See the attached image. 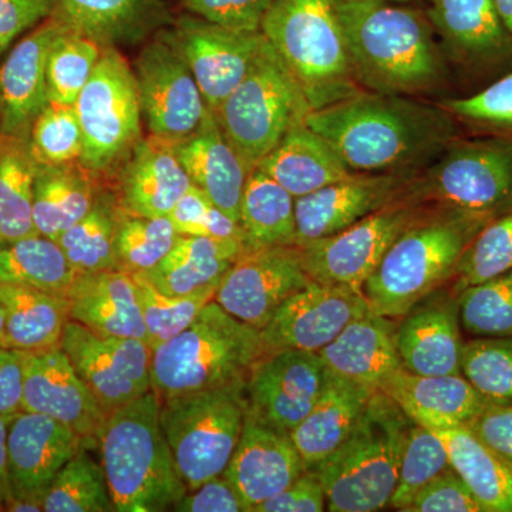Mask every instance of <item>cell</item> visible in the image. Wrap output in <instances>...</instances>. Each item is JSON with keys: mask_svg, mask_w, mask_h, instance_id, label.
Masks as SVG:
<instances>
[{"mask_svg": "<svg viewBox=\"0 0 512 512\" xmlns=\"http://www.w3.org/2000/svg\"><path fill=\"white\" fill-rule=\"evenodd\" d=\"M406 200L488 221L512 210V138H456L413 178Z\"/></svg>", "mask_w": 512, "mask_h": 512, "instance_id": "cell-9", "label": "cell"}, {"mask_svg": "<svg viewBox=\"0 0 512 512\" xmlns=\"http://www.w3.org/2000/svg\"><path fill=\"white\" fill-rule=\"evenodd\" d=\"M154 390L106 414L96 441L116 512L171 511L187 494Z\"/></svg>", "mask_w": 512, "mask_h": 512, "instance_id": "cell-3", "label": "cell"}, {"mask_svg": "<svg viewBox=\"0 0 512 512\" xmlns=\"http://www.w3.org/2000/svg\"><path fill=\"white\" fill-rule=\"evenodd\" d=\"M325 373L318 353L293 349L265 353L245 383L248 412L275 429L291 433L318 402Z\"/></svg>", "mask_w": 512, "mask_h": 512, "instance_id": "cell-17", "label": "cell"}, {"mask_svg": "<svg viewBox=\"0 0 512 512\" xmlns=\"http://www.w3.org/2000/svg\"><path fill=\"white\" fill-rule=\"evenodd\" d=\"M23 412L52 417L86 441H96L106 417L60 346L25 352Z\"/></svg>", "mask_w": 512, "mask_h": 512, "instance_id": "cell-22", "label": "cell"}, {"mask_svg": "<svg viewBox=\"0 0 512 512\" xmlns=\"http://www.w3.org/2000/svg\"><path fill=\"white\" fill-rule=\"evenodd\" d=\"M66 26L50 16L13 47L0 66V134L29 140L30 130L45 109L46 67L50 47Z\"/></svg>", "mask_w": 512, "mask_h": 512, "instance_id": "cell-23", "label": "cell"}, {"mask_svg": "<svg viewBox=\"0 0 512 512\" xmlns=\"http://www.w3.org/2000/svg\"><path fill=\"white\" fill-rule=\"evenodd\" d=\"M379 390L413 423L430 430L467 427L491 404L463 375L421 376L403 367Z\"/></svg>", "mask_w": 512, "mask_h": 512, "instance_id": "cell-26", "label": "cell"}, {"mask_svg": "<svg viewBox=\"0 0 512 512\" xmlns=\"http://www.w3.org/2000/svg\"><path fill=\"white\" fill-rule=\"evenodd\" d=\"M163 13L164 0H57L53 16L106 47L137 40Z\"/></svg>", "mask_w": 512, "mask_h": 512, "instance_id": "cell-34", "label": "cell"}, {"mask_svg": "<svg viewBox=\"0 0 512 512\" xmlns=\"http://www.w3.org/2000/svg\"><path fill=\"white\" fill-rule=\"evenodd\" d=\"M376 2L403 3V5H407V3L413 2V0H376Z\"/></svg>", "mask_w": 512, "mask_h": 512, "instance_id": "cell-63", "label": "cell"}, {"mask_svg": "<svg viewBox=\"0 0 512 512\" xmlns=\"http://www.w3.org/2000/svg\"><path fill=\"white\" fill-rule=\"evenodd\" d=\"M86 443L72 427L45 414L13 416L8 426L10 498L42 504L57 473Z\"/></svg>", "mask_w": 512, "mask_h": 512, "instance_id": "cell-20", "label": "cell"}, {"mask_svg": "<svg viewBox=\"0 0 512 512\" xmlns=\"http://www.w3.org/2000/svg\"><path fill=\"white\" fill-rule=\"evenodd\" d=\"M296 247L245 249L215 293L235 318L262 330L279 306L311 284Z\"/></svg>", "mask_w": 512, "mask_h": 512, "instance_id": "cell-16", "label": "cell"}, {"mask_svg": "<svg viewBox=\"0 0 512 512\" xmlns=\"http://www.w3.org/2000/svg\"><path fill=\"white\" fill-rule=\"evenodd\" d=\"M305 123L350 173L414 174L457 138L456 117L444 107L369 90L312 110Z\"/></svg>", "mask_w": 512, "mask_h": 512, "instance_id": "cell-1", "label": "cell"}, {"mask_svg": "<svg viewBox=\"0 0 512 512\" xmlns=\"http://www.w3.org/2000/svg\"><path fill=\"white\" fill-rule=\"evenodd\" d=\"M25 352L0 348V416L12 419L23 412Z\"/></svg>", "mask_w": 512, "mask_h": 512, "instance_id": "cell-59", "label": "cell"}, {"mask_svg": "<svg viewBox=\"0 0 512 512\" xmlns=\"http://www.w3.org/2000/svg\"><path fill=\"white\" fill-rule=\"evenodd\" d=\"M127 157L119 181L121 210L138 217H168L192 187L173 141L144 138Z\"/></svg>", "mask_w": 512, "mask_h": 512, "instance_id": "cell-27", "label": "cell"}, {"mask_svg": "<svg viewBox=\"0 0 512 512\" xmlns=\"http://www.w3.org/2000/svg\"><path fill=\"white\" fill-rule=\"evenodd\" d=\"M447 448L450 466L484 512H512V467L468 427L433 430Z\"/></svg>", "mask_w": 512, "mask_h": 512, "instance_id": "cell-37", "label": "cell"}, {"mask_svg": "<svg viewBox=\"0 0 512 512\" xmlns=\"http://www.w3.org/2000/svg\"><path fill=\"white\" fill-rule=\"evenodd\" d=\"M60 348L104 414L153 390V350L144 340L99 335L69 319Z\"/></svg>", "mask_w": 512, "mask_h": 512, "instance_id": "cell-14", "label": "cell"}, {"mask_svg": "<svg viewBox=\"0 0 512 512\" xmlns=\"http://www.w3.org/2000/svg\"><path fill=\"white\" fill-rule=\"evenodd\" d=\"M57 0H0V55L28 30L55 15Z\"/></svg>", "mask_w": 512, "mask_h": 512, "instance_id": "cell-55", "label": "cell"}, {"mask_svg": "<svg viewBox=\"0 0 512 512\" xmlns=\"http://www.w3.org/2000/svg\"><path fill=\"white\" fill-rule=\"evenodd\" d=\"M461 375L491 404L512 403V336L464 343Z\"/></svg>", "mask_w": 512, "mask_h": 512, "instance_id": "cell-49", "label": "cell"}, {"mask_svg": "<svg viewBox=\"0 0 512 512\" xmlns=\"http://www.w3.org/2000/svg\"><path fill=\"white\" fill-rule=\"evenodd\" d=\"M168 218L185 237L241 241L244 244V232L239 222L212 204L210 198L194 185L175 204Z\"/></svg>", "mask_w": 512, "mask_h": 512, "instance_id": "cell-51", "label": "cell"}, {"mask_svg": "<svg viewBox=\"0 0 512 512\" xmlns=\"http://www.w3.org/2000/svg\"><path fill=\"white\" fill-rule=\"evenodd\" d=\"M460 325L476 338L512 336V269L457 293Z\"/></svg>", "mask_w": 512, "mask_h": 512, "instance_id": "cell-46", "label": "cell"}, {"mask_svg": "<svg viewBox=\"0 0 512 512\" xmlns=\"http://www.w3.org/2000/svg\"><path fill=\"white\" fill-rule=\"evenodd\" d=\"M309 113L301 87L268 43L215 119L249 170H254Z\"/></svg>", "mask_w": 512, "mask_h": 512, "instance_id": "cell-10", "label": "cell"}, {"mask_svg": "<svg viewBox=\"0 0 512 512\" xmlns=\"http://www.w3.org/2000/svg\"><path fill=\"white\" fill-rule=\"evenodd\" d=\"M272 0H184L191 15L224 28L261 32L262 20Z\"/></svg>", "mask_w": 512, "mask_h": 512, "instance_id": "cell-53", "label": "cell"}, {"mask_svg": "<svg viewBox=\"0 0 512 512\" xmlns=\"http://www.w3.org/2000/svg\"><path fill=\"white\" fill-rule=\"evenodd\" d=\"M266 353L261 330L208 302L184 332L153 350L151 382L160 399L247 382Z\"/></svg>", "mask_w": 512, "mask_h": 512, "instance_id": "cell-6", "label": "cell"}, {"mask_svg": "<svg viewBox=\"0 0 512 512\" xmlns=\"http://www.w3.org/2000/svg\"><path fill=\"white\" fill-rule=\"evenodd\" d=\"M412 174L352 173L295 200L296 247L338 234L406 198Z\"/></svg>", "mask_w": 512, "mask_h": 512, "instance_id": "cell-18", "label": "cell"}, {"mask_svg": "<svg viewBox=\"0 0 512 512\" xmlns=\"http://www.w3.org/2000/svg\"><path fill=\"white\" fill-rule=\"evenodd\" d=\"M133 70L150 136L177 143L200 128L210 110L171 32L148 43Z\"/></svg>", "mask_w": 512, "mask_h": 512, "instance_id": "cell-13", "label": "cell"}, {"mask_svg": "<svg viewBox=\"0 0 512 512\" xmlns=\"http://www.w3.org/2000/svg\"><path fill=\"white\" fill-rule=\"evenodd\" d=\"M457 119L481 126L512 128V73L464 99H451L441 104Z\"/></svg>", "mask_w": 512, "mask_h": 512, "instance_id": "cell-52", "label": "cell"}, {"mask_svg": "<svg viewBox=\"0 0 512 512\" xmlns=\"http://www.w3.org/2000/svg\"><path fill=\"white\" fill-rule=\"evenodd\" d=\"M9 420L0 416V511L10 498L9 467H8V426Z\"/></svg>", "mask_w": 512, "mask_h": 512, "instance_id": "cell-60", "label": "cell"}, {"mask_svg": "<svg viewBox=\"0 0 512 512\" xmlns=\"http://www.w3.org/2000/svg\"><path fill=\"white\" fill-rule=\"evenodd\" d=\"M36 170L29 140L0 134V242L39 235L33 222Z\"/></svg>", "mask_w": 512, "mask_h": 512, "instance_id": "cell-39", "label": "cell"}, {"mask_svg": "<svg viewBox=\"0 0 512 512\" xmlns=\"http://www.w3.org/2000/svg\"><path fill=\"white\" fill-rule=\"evenodd\" d=\"M427 18L454 62L485 69L512 59V35L495 0H431Z\"/></svg>", "mask_w": 512, "mask_h": 512, "instance_id": "cell-25", "label": "cell"}, {"mask_svg": "<svg viewBox=\"0 0 512 512\" xmlns=\"http://www.w3.org/2000/svg\"><path fill=\"white\" fill-rule=\"evenodd\" d=\"M171 511L177 512H245L241 498L227 477L211 478L197 490L187 491Z\"/></svg>", "mask_w": 512, "mask_h": 512, "instance_id": "cell-58", "label": "cell"}, {"mask_svg": "<svg viewBox=\"0 0 512 512\" xmlns=\"http://www.w3.org/2000/svg\"><path fill=\"white\" fill-rule=\"evenodd\" d=\"M512 269V210L494 218L471 241L454 274V291L493 279Z\"/></svg>", "mask_w": 512, "mask_h": 512, "instance_id": "cell-48", "label": "cell"}, {"mask_svg": "<svg viewBox=\"0 0 512 512\" xmlns=\"http://www.w3.org/2000/svg\"><path fill=\"white\" fill-rule=\"evenodd\" d=\"M318 355L336 375L377 390L403 367L393 319L372 311L349 323Z\"/></svg>", "mask_w": 512, "mask_h": 512, "instance_id": "cell-31", "label": "cell"}, {"mask_svg": "<svg viewBox=\"0 0 512 512\" xmlns=\"http://www.w3.org/2000/svg\"><path fill=\"white\" fill-rule=\"evenodd\" d=\"M488 220L439 211L404 229L363 285L370 311L402 319L456 274L458 262Z\"/></svg>", "mask_w": 512, "mask_h": 512, "instance_id": "cell-4", "label": "cell"}, {"mask_svg": "<svg viewBox=\"0 0 512 512\" xmlns=\"http://www.w3.org/2000/svg\"><path fill=\"white\" fill-rule=\"evenodd\" d=\"M326 494L315 470H306L284 491L259 505L252 512H322Z\"/></svg>", "mask_w": 512, "mask_h": 512, "instance_id": "cell-56", "label": "cell"}, {"mask_svg": "<svg viewBox=\"0 0 512 512\" xmlns=\"http://www.w3.org/2000/svg\"><path fill=\"white\" fill-rule=\"evenodd\" d=\"M67 299L70 320L99 335L147 343L136 284L128 272L117 269L77 275Z\"/></svg>", "mask_w": 512, "mask_h": 512, "instance_id": "cell-29", "label": "cell"}, {"mask_svg": "<svg viewBox=\"0 0 512 512\" xmlns=\"http://www.w3.org/2000/svg\"><path fill=\"white\" fill-rule=\"evenodd\" d=\"M413 421L376 390L348 439L316 473L330 512H375L389 507Z\"/></svg>", "mask_w": 512, "mask_h": 512, "instance_id": "cell-5", "label": "cell"}, {"mask_svg": "<svg viewBox=\"0 0 512 512\" xmlns=\"http://www.w3.org/2000/svg\"><path fill=\"white\" fill-rule=\"evenodd\" d=\"M103 47L96 40L67 28L60 33L47 56L46 80L49 103L72 104L99 63Z\"/></svg>", "mask_w": 512, "mask_h": 512, "instance_id": "cell-43", "label": "cell"}, {"mask_svg": "<svg viewBox=\"0 0 512 512\" xmlns=\"http://www.w3.org/2000/svg\"><path fill=\"white\" fill-rule=\"evenodd\" d=\"M467 427L512 467V403L488 404Z\"/></svg>", "mask_w": 512, "mask_h": 512, "instance_id": "cell-57", "label": "cell"}, {"mask_svg": "<svg viewBox=\"0 0 512 512\" xmlns=\"http://www.w3.org/2000/svg\"><path fill=\"white\" fill-rule=\"evenodd\" d=\"M133 275L151 350L174 339L197 319L202 308L214 301L217 291H202L184 296H168L158 291L143 274Z\"/></svg>", "mask_w": 512, "mask_h": 512, "instance_id": "cell-44", "label": "cell"}, {"mask_svg": "<svg viewBox=\"0 0 512 512\" xmlns=\"http://www.w3.org/2000/svg\"><path fill=\"white\" fill-rule=\"evenodd\" d=\"M450 467L443 440L433 430L413 423L404 446L399 477L389 507L406 511L416 495Z\"/></svg>", "mask_w": 512, "mask_h": 512, "instance_id": "cell-47", "label": "cell"}, {"mask_svg": "<svg viewBox=\"0 0 512 512\" xmlns=\"http://www.w3.org/2000/svg\"><path fill=\"white\" fill-rule=\"evenodd\" d=\"M120 205L106 195L97 194L92 210L57 239L60 249L77 275L117 271V228Z\"/></svg>", "mask_w": 512, "mask_h": 512, "instance_id": "cell-41", "label": "cell"}, {"mask_svg": "<svg viewBox=\"0 0 512 512\" xmlns=\"http://www.w3.org/2000/svg\"><path fill=\"white\" fill-rule=\"evenodd\" d=\"M404 512H484L473 493L453 470L434 478Z\"/></svg>", "mask_w": 512, "mask_h": 512, "instance_id": "cell-54", "label": "cell"}, {"mask_svg": "<svg viewBox=\"0 0 512 512\" xmlns=\"http://www.w3.org/2000/svg\"><path fill=\"white\" fill-rule=\"evenodd\" d=\"M29 146L37 164L80 163L83 134L74 106L47 103L30 130Z\"/></svg>", "mask_w": 512, "mask_h": 512, "instance_id": "cell-50", "label": "cell"}, {"mask_svg": "<svg viewBox=\"0 0 512 512\" xmlns=\"http://www.w3.org/2000/svg\"><path fill=\"white\" fill-rule=\"evenodd\" d=\"M170 32L214 116L268 45L261 32L224 28L191 13L181 16Z\"/></svg>", "mask_w": 512, "mask_h": 512, "instance_id": "cell-15", "label": "cell"}, {"mask_svg": "<svg viewBox=\"0 0 512 512\" xmlns=\"http://www.w3.org/2000/svg\"><path fill=\"white\" fill-rule=\"evenodd\" d=\"M245 383L160 399L161 426L188 491L227 470L248 413Z\"/></svg>", "mask_w": 512, "mask_h": 512, "instance_id": "cell-8", "label": "cell"}, {"mask_svg": "<svg viewBox=\"0 0 512 512\" xmlns=\"http://www.w3.org/2000/svg\"><path fill=\"white\" fill-rule=\"evenodd\" d=\"M417 218V205L393 202L338 234L296 247L303 269L313 282L362 293L394 239Z\"/></svg>", "mask_w": 512, "mask_h": 512, "instance_id": "cell-12", "label": "cell"}, {"mask_svg": "<svg viewBox=\"0 0 512 512\" xmlns=\"http://www.w3.org/2000/svg\"><path fill=\"white\" fill-rule=\"evenodd\" d=\"M42 505L45 512H116L103 467L86 444L57 473Z\"/></svg>", "mask_w": 512, "mask_h": 512, "instance_id": "cell-42", "label": "cell"}, {"mask_svg": "<svg viewBox=\"0 0 512 512\" xmlns=\"http://www.w3.org/2000/svg\"><path fill=\"white\" fill-rule=\"evenodd\" d=\"M244 251L241 241L183 235L160 264L141 274L168 296L217 291L229 268Z\"/></svg>", "mask_w": 512, "mask_h": 512, "instance_id": "cell-33", "label": "cell"}, {"mask_svg": "<svg viewBox=\"0 0 512 512\" xmlns=\"http://www.w3.org/2000/svg\"><path fill=\"white\" fill-rule=\"evenodd\" d=\"M92 171L82 164H37L33 222L37 234L57 241L92 210L97 192Z\"/></svg>", "mask_w": 512, "mask_h": 512, "instance_id": "cell-35", "label": "cell"}, {"mask_svg": "<svg viewBox=\"0 0 512 512\" xmlns=\"http://www.w3.org/2000/svg\"><path fill=\"white\" fill-rule=\"evenodd\" d=\"M376 390L336 375L326 367L325 384L318 402L289 433L306 470H315L348 439Z\"/></svg>", "mask_w": 512, "mask_h": 512, "instance_id": "cell-30", "label": "cell"}, {"mask_svg": "<svg viewBox=\"0 0 512 512\" xmlns=\"http://www.w3.org/2000/svg\"><path fill=\"white\" fill-rule=\"evenodd\" d=\"M367 312L369 303L362 293L312 281L286 299L261 330L266 353L286 349L319 353Z\"/></svg>", "mask_w": 512, "mask_h": 512, "instance_id": "cell-19", "label": "cell"}, {"mask_svg": "<svg viewBox=\"0 0 512 512\" xmlns=\"http://www.w3.org/2000/svg\"><path fill=\"white\" fill-rule=\"evenodd\" d=\"M306 467L289 433L247 413L238 446L224 476L235 488L245 512L284 491Z\"/></svg>", "mask_w": 512, "mask_h": 512, "instance_id": "cell-21", "label": "cell"}, {"mask_svg": "<svg viewBox=\"0 0 512 512\" xmlns=\"http://www.w3.org/2000/svg\"><path fill=\"white\" fill-rule=\"evenodd\" d=\"M239 225L245 249L296 247L295 198L255 167L245 183Z\"/></svg>", "mask_w": 512, "mask_h": 512, "instance_id": "cell-38", "label": "cell"}, {"mask_svg": "<svg viewBox=\"0 0 512 512\" xmlns=\"http://www.w3.org/2000/svg\"><path fill=\"white\" fill-rule=\"evenodd\" d=\"M174 148L192 185L239 222L242 194L251 170L225 137L214 114L210 111L200 128L174 143Z\"/></svg>", "mask_w": 512, "mask_h": 512, "instance_id": "cell-28", "label": "cell"}, {"mask_svg": "<svg viewBox=\"0 0 512 512\" xmlns=\"http://www.w3.org/2000/svg\"><path fill=\"white\" fill-rule=\"evenodd\" d=\"M76 276L59 244L53 239L32 235L16 241L0 242L2 285L29 286L67 296Z\"/></svg>", "mask_w": 512, "mask_h": 512, "instance_id": "cell-40", "label": "cell"}, {"mask_svg": "<svg viewBox=\"0 0 512 512\" xmlns=\"http://www.w3.org/2000/svg\"><path fill=\"white\" fill-rule=\"evenodd\" d=\"M333 2L357 84L369 92L410 96L444 83L446 60L429 18L403 3Z\"/></svg>", "mask_w": 512, "mask_h": 512, "instance_id": "cell-2", "label": "cell"}, {"mask_svg": "<svg viewBox=\"0 0 512 512\" xmlns=\"http://www.w3.org/2000/svg\"><path fill=\"white\" fill-rule=\"evenodd\" d=\"M498 15L503 20L505 29L512 35V0H495Z\"/></svg>", "mask_w": 512, "mask_h": 512, "instance_id": "cell-61", "label": "cell"}, {"mask_svg": "<svg viewBox=\"0 0 512 512\" xmlns=\"http://www.w3.org/2000/svg\"><path fill=\"white\" fill-rule=\"evenodd\" d=\"M261 33L301 87L311 111L359 92L333 0H272Z\"/></svg>", "mask_w": 512, "mask_h": 512, "instance_id": "cell-7", "label": "cell"}, {"mask_svg": "<svg viewBox=\"0 0 512 512\" xmlns=\"http://www.w3.org/2000/svg\"><path fill=\"white\" fill-rule=\"evenodd\" d=\"M83 134L80 164L103 173L136 147L141 136L136 74L114 46L103 47L99 63L74 103Z\"/></svg>", "mask_w": 512, "mask_h": 512, "instance_id": "cell-11", "label": "cell"}, {"mask_svg": "<svg viewBox=\"0 0 512 512\" xmlns=\"http://www.w3.org/2000/svg\"><path fill=\"white\" fill-rule=\"evenodd\" d=\"M8 348L37 352L60 346L69 322V299L29 286L0 284Z\"/></svg>", "mask_w": 512, "mask_h": 512, "instance_id": "cell-36", "label": "cell"}, {"mask_svg": "<svg viewBox=\"0 0 512 512\" xmlns=\"http://www.w3.org/2000/svg\"><path fill=\"white\" fill-rule=\"evenodd\" d=\"M460 326L457 298L431 293L417 303L396 329L403 369L421 376L461 375Z\"/></svg>", "mask_w": 512, "mask_h": 512, "instance_id": "cell-24", "label": "cell"}, {"mask_svg": "<svg viewBox=\"0 0 512 512\" xmlns=\"http://www.w3.org/2000/svg\"><path fill=\"white\" fill-rule=\"evenodd\" d=\"M256 167L295 200L352 174L328 141L305 121L289 130Z\"/></svg>", "mask_w": 512, "mask_h": 512, "instance_id": "cell-32", "label": "cell"}, {"mask_svg": "<svg viewBox=\"0 0 512 512\" xmlns=\"http://www.w3.org/2000/svg\"><path fill=\"white\" fill-rule=\"evenodd\" d=\"M0 348H8L6 345L5 311H3L2 305H0Z\"/></svg>", "mask_w": 512, "mask_h": 512, "instance_id": "cell-62", "label": "cell"}, {"mask_svg": "<svg viewBox=\"0 0 512 512\" xmlns=\"http://www.w3.org/2000/svg\"><path fill=\"white\" fill-rule=\"evenodd\" d=\"M181 237L168 217H138L121 210L116 239L120 271H150L170 254Z\"/></svg>", "mask_w": 512, "mask_h": 512, "instance_id": "cell-45", "label": "cell"}]
</instances>
